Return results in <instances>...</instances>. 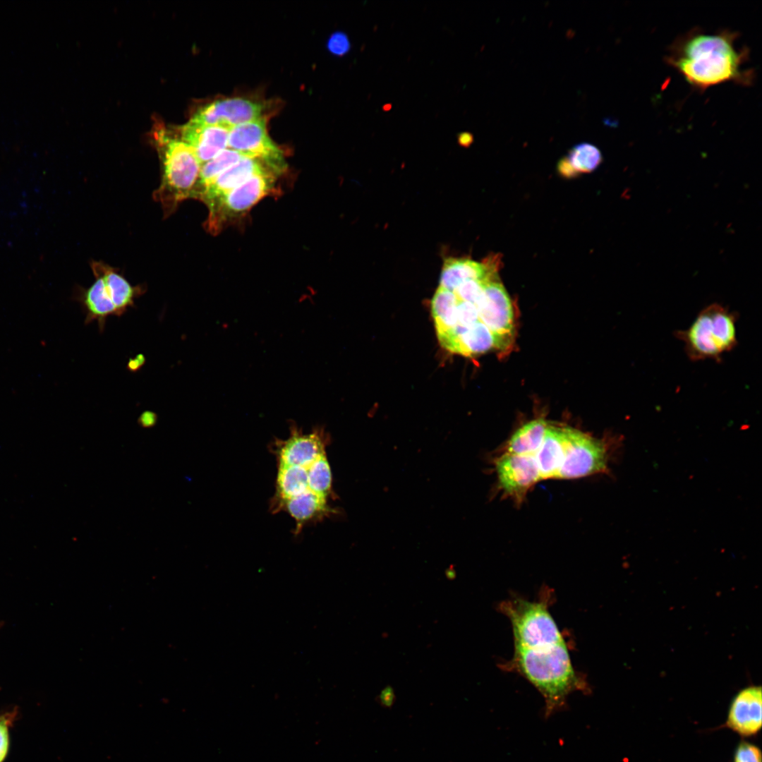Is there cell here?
Instances as JSON below:
<instances>
[{"instance_id":"obj_27","label":"cell","mask_w":762,"mask_h":762,"mask_svg":"<svg viewBox=\"0 0 762 762\" xmlns=\"http://www.w3.org/2000/svg\"><path fill=\"white\" fill-rule=\"evenodd\" d=\"M734 762H762L760 749L748 742H741L734 754Z\"/></svg>"},{"instance_id":"obj_20","label":"cell","mask_w":762,"mask_h":762,"mask_svg":"<svg viewBox=\"0 0 762 762\" xmlns=\"http://www.w3.org/2000/svg\"><path fill=\"white\" fill-rule=\"evenodd\" d=\"M564 450V428L548 425L543 440L534 454L541 480L556 478Z\"/></svg>"},{"instance_id":"obj_8","label":"cell","mask_w":762,"mask_h":762,"mask_svg":"<svg viewBox=\"0 0 762 762\" xmlns=\"http://www.w3.org/2000/svg\"><path fill=\"white\" fill-rule=\"evenodd\" d=\"M565 450L557 475L559 479H574L608 471L610 446L580 430L564 428Z\"/></svg>"},{"instance_id":"obj_17","label":"cell","mask_w":762,"mask_h":762,"mask_svg":"<svg viewBox=\"0 0 762 762\" xmlns=\"http://www.w3.org/2000/svg\"><path fill=\"white\" fill-rule=\"evenodd\" d=\"M95 278L96 280L89 288H76L73 298L82 306L85 315V323L87 325L97 322L100 332H103L107 318L110 315L117 316V312L102 279L99 277Z\"/></svg>"},{"instance_id":"obj_33","label":"cell","mask_w":762,"mask_h":762,"mask_svg":"<svg viewBox=\"0 0 762 762\" xmlns=\"http://www.w3.org/2000/svg\"><path fill=\"white\" fill-rule=\"evenodd\" d=\"M145 357L143 354H138L135 357L130 358L127 363V368L132 373L137 372L145 363Z\"/></svg>"},{"instance_id":"obj_15","label":"cell","mask_w":762,"mask_h":762,"mask_svg":"<svg viewBox=\"0 0 762 762\" xmlns=\"http://www.w3.org/2000/svg\"><path fill=\"white\" fill-rule=\"evenodd\" d=\"M272 173V169L258 159L243 157L238 162L222 172L200 192L197 198L205 204L260 174Z\"/></svg>"},{"instance_id":"obj_22","label":"cell","mask_w":762,"mask_h":762,"mask_svg":"<svg viewBox=\"0 0 762 762\" xmlns=\"http://www.w3.org/2000/svg\"><path fill=\"white\" fill-rule=\"evenodd\" d=\"M459 299L452 291L440 286L431 301V311L437 337L456 325V308Z\"/></svg>"},{"instance_id":"obj_9","label":"cell","mask_w":762,"mask_h":762,"mask_svg":"<svg viewBox=\"0 0 762 762\" xmlns=\"http://www.w3.org/2000/svg\"><path fill=\"white\" fill-rule=\"evenodd\" d=\"M227 148L242 157L261 161L278 174L284 169L283 152L268 135L266 117L240 124L229 130Z\"/></svg>"},{"instance_id":"obj_23","label":"cell","mask_w":762,"mask_h":762,"mask_svg":"<svg viewBox=\"0 0 762 762\" xmlns=\"http://www.w3.org/2000/svg\"><path fill=\"white\" fill-rule=\"evenodd\" d=\"M242 157L236 152L226 148L208 162L202 164L195 198H198L200 190L206 185L222 172L238 162Z\"/></svg>"},{"instance_id":"obj_6","label":"cell","mask_w":762,"mask_h":762,"mask_svg":"<svg viewBox=\"0 0 762 762\" xmlns=\"http://www.w3.org/2000/svg\"><path fill=\"white\" fill-rule=\"evenodd\" d=\"M500 610L512 624L514 646L535 648L564 641L548 603L542 599H508L500 604Z\"/></svg>"},{"instance_id":"obj_18","label":"cell","mask_w":762,"mask_h":762,"mask_svg":"<svg viewBox=\"0 0 762 762\" xmlns=\"http://www.w3.org/2000/svg\"><path fill=\"white\" fill-rule=\"evenodd\" d=\"M495 260L482 264L470 259L447 258L440 275V286L454 291L469 280H488L497 276Z\"/></svg>"},{"instance_id":"obj_12","label":"cell","mask_w":762,"mask_h":762,"mask_svg":"<svg viewBox=\"0 0 762 762\" xmlns=\"http://www.w3.org/2000/svg\"><path fill=\"white\" fill-rule=\"evenodd\" d=\"M265 105L243 97H230L216 100L199 109L190 121L218 126L231 130L240 124L255 121L265 114Z\"/></svg>"},{"instance_id":"obj_24","label":"cell","mask_w":762,"mask_h":762,"mask_svg":"<svg viewBox=\"0 0 762 762\" xmlns=\"http://www.w3.org/2000/svg\"><path fill=\"white\" fill-rule=\"evenodd\" d=\"M567 158L574 170L581 173H590L596 169L603 161L599 149L590 143H582L573 147Z\"/></svg>"},{"instance_id":"obj_3","label":"cell","mask_w":762,"mask_h":762,"mask_svg":"<svg viewBox=\"0 0 762 762\" xmlns=\"http://www.w3.org/2000/svg\"><path fill=\"white\" fill-rule=\"evenodd\" d=\"M507 666L527 679L545 699L546 715L564 705L572 692L586 688L576 672L565 641L535 648L514 646Z\"/></svg>"},{"instance_id":"obj_25","label":"cell","mask_w":762,"mask_h":762,"mask_svg":"<svg viewBox=\"0 0 762 762\" xmlns=\"http://www.w3.org/2000/svg\"><path fill=\"white\" fill-rule=\"evenodd\" d=\"M485 280H469L461 284L454 292L461 301L476 306L484 293Z\"/></svg>"},{"instance_id":"obj_19","label":"cell","mask_w":762,"mask_h":762,"mask_svg":"<svg viewBox=\"0 0 762 762\" xmlns=\"http://www.w3.org/2000/svg\"><path fill=\"white\" fill-rule=\"evenodd\" d=\"M92 269L95 277L102 279L118 317L134 307L135 300L143 293V287L132 286L123 276L102 262H94Z\"/></svg>"},{"instance_id":"obj_14","label":"cell","mask_w":762,"mask_h":762,"mask_svg":"<svg viewBox=\"0 0 762 762\" xmlns=\"http://www.w3.org/2000/svg\"><path fill=\"white\" fill-rule=\"evenodd\" d=\"M437 337L445 349L465 356L483 353L492 348L500 349L495 336L480 321L467 327L456 325Z\"/></svg>"},{"instance_id":"obj_13","label":"cell","mask_w":762,"mask_h":762,"mask_svg":"<svg viewBox=\"0 0 762 762\" xmlns=\"http://www.w3.org/2000/svg\"><path fill=\"white\" fill-rule=\"evenodd\" d=\"M761 687L742 689L731 702L725 725L743 737L756 734L762 725Z\"/></svg>"},{"instance_id":"obj_4","label":"cell","mask_w":762,"mask_h":762,"mask_svg":"<svg viewBox=\"0 0 762 762\" xmlns=\"http://www.w3.org/2000/svg\"><path fill=\"white\" fill-rule=\"evenodd\" d=\"M737 318L738 315L727 307L711 303L698 313L687 329L675 334L691 361H719L737 345Z\"/></svg>"},{"instance_id":"obj_10","label":"cell","mask_w":762,"mask_h":762,"mask_svg":"<svg viewBox=\"0 0 762 762\" xmlns=\"http://www.w3.org/2000/svg\"><path fill=\"white\" fill-rule=\"evenodd\" d=\"M479 319L496 338L500 349H506L514 334V310L510 298L497 277L485 280L482 298L476 306Z\"/></svg>"},{"instance_id":"obj_2","label":"cell","mask_w":762,"mask_h":762,"mask_svg":"<svg viewBox=\"0 0 762 762\" xmlns=\"http://www.w3.org/2000/svg\"><path fill=\"white\" fill-rule=\"evenodd\" d=\"M327 442L318 435L302 437L275 452L278 470L272 502L274 512L286 511L298 520L319 518L331 512L327 500L312 492L308 478L311 463L326 452Z\"/></svg>"},{"instance_id":"obj_31","label":"cell","mask_w":762,"mask_h":762,"mask_svg":"<svg viewBox=\"0 0 762 762\" xmlns=\"http://www.w3.org/2000/svg\"><path fill=\"white\" fill-rule=\"evenodd\" d=\"M378 701L384 706H391L395 699V694L394 689L392 686L387 685L384 687L377 696Z\"/></svg>"},{"instance_id":"obj_16","label":"cell","mask_w":762,"mask_h":762,"mask_svg":"<svg viewBox=\"0 0 762 762\" xmlns=\"http://www.w3.org/2000/svg\"><path fill=\"white\" fill-rule=\"evenodd\" d=\"M229 130L218 126L189 121L181 130L182 140L190 145L201 165L227 148Z\"/></svg>"},{"instance_id":"obj_29","label":"cell","mask_w":762,"mask_h":762,"mask_svg":"<svg viewBox=\"0 0 762 762\" xmlns=\"http://www.w3.org/2000/svg\"><path fill=\"white\" fill-rule=\"evenodd\" d=\"M11 715H4L0 716V762L4 759L8 748V727L11 722Z\"/></svg>"},{"instance_id":"obj_28","label":"cell","mask_w":762,"mask_h":762,"mask_svg":"<svg viewBox=\"0 0 762 762\" xmlns=\"http://www.w3.org/2000/svg\"><path fill=\"white\" fill-rule=\"evenodd\" d=\"M329 50L337 56L346 54L351 48L350 41L345 33L335 32L329 39L327 43Z\"/></svg>"},{"instance_id":"obj_5","label":"cell","mask_w":762,"mask_h":762,"mask_svg":"<svg viewBox=\"0 0 762 762\" xmlns=\"http://www.w3.org/2000/svg\"><path fill=\"white\" fill-rule=\"evenodd\" d=\"M157 141L161 147L162 175L154 198L161 203L164 214L169 215L183 200L195 198L201 164L192 147L183 140L160 134Z\"/></svg>"},{"instance_id":"obj_1","label":"cell","mask_w":762,"mask_h":762,"mask_svg":"<svg viewBox=\"0 0 762 762\" xmlns=\"http://www.w3.org/2000/svg\"><path fill=\"white\" fill-rule=\"evenodd\" d=\"M739 37L738 32L726 29L707 32L693 28L672 42L665 61L701 91L727 82L751 85L754 72L745 66L749 50L738 46Z\"/></svg>"},{"instance_id":"obj_34","label":"cell","mask_w":762,"mask_h":762,"mask_svg":"<svg viewBox=\"0 0 762 762\" xmlns=\"http://www.w3.org/2000/svg\"><path fill=\"white\" fill-rule=\"evenodd\" d=\"M459 143L462 146H468L473 140V137L469 132H461L457 136Z\"/></svg>"},{"instance_id":"obj_32","label":"cell","mask_w":762,"mask_h":762,"mask_svg":"<svg viewBox=\"0 0 762 762\" xmlns=\"http://www.w3.org/2000/svg\"><path fill=\"white\" fill-rule=\"evenodd\" d=\"M157 421V415L152 411H144L139 416L138 423L144 428H150L153 427Z\"/></svg>"},{"instance_id":"obj_26","label":"cell","mask_w":762,"mask_h":762,"mask_svg":"<svg viewBox=\"0 0 762 762\" xmlns=\"http://www.w3.org/2000/svg\"><path fill=\"white\" fill-rule=\"evenodd\" d=\"M478 321L480 319L476 306L459 300L456 308V325L467 327Z\"/></svg>"},{"instance_id":"obj_7","label":"cell","mask_w":762,"mask_h":762,"mask_svg":"<svg viewBox=\"0 0 762 762\" xmlns=\"http://www.w3.org/2000/svg\"><path fill=\"white\" fill-rule=\"evenodd\" d=\"M276 175L260 174L219 198L206 203L209 214L206 222L209 231L216 234L226 225L246 213L261 199L274 190Z\"/></svg>"},{"instance_id":"obj_21","label":"cell","mask_w":762,"mask_h":762,"mask_svg":"<svg viewBox=\"0 0 762 762\" xmlns=\"http://www.w3.org/2000/svg\"><path fill=\"white\" fill-rule=\"evenodd\" d=\"M548 426L543 418L534 419L523 425L508 440L505 452L534 455L543 440Z\"/></svg>"},{"instance_id":"obj_30","label":"cell","mask_w":762,"mask_h":762,"mask_svg":"<svg viewBox=\"0 0 762 762\" xmlns=\"http://www.w3.org/2000/svg\"><path fill=\"white\" fill-rule=\"evenodd\" d=\"M557 171L560 175L567 179H572L579 175L572 167L567 157H564L560 159L557 164Z\"/></svg>"},{"instance_id":"obj_35","label":"cell","mask_w":762,"mask_h":762,"mask_svg":"<svg viewBox=\"0 0 762 762\" xmlns=\"http://www.w3.org/2000/svg\"><path fill=\"white\" fill-rule=\"evenodd\" d=\"M445 575L448 579L452 580L456 577V572L454 569L450 568L447 569V571L445 572Z\"/></svg>"},{"instance_id":"obj_11","label":"cell","mask_w":762,"mask_h":762,"mask_svg":"<svg viewBox=\"0 0 762 762\" xmlns=\"http://www.w3.org/2000/svg\"><path fill=\"white\" fill-rule=\"evenodd\" d=\"M498 483L503 492L521 503L540 479L534 455L504 452L495 463Z\"/></svg>"}]
</instances>
